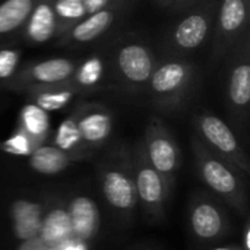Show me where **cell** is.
<instances>
[{
  "instance_id": "cell-1",
  "label": "cell",
  "mask_w": 250,
  "mask_h": 250,
  "mask_svg": "<svg viewBox=\"0 0 250 250\" xmlns=\"http://www.w3.org/2000/svg\"><path fill=\"white\" fill-rule=\"evenodd\" d=\"M192 146L195 151L198 173L202 182L237 211H245L248 195L246 183L240 177V171L214 155L198 136L192 139Z\"/></svg>"
},
{
  "instance_id": "cell-2",
  "label": "cell",
  "mask_w": 250,
  "mask_h": 250,
  "mask_svg": "<svg viewBox=\"0 0 250 250\" xmlns=\"http://www.w3.org/2000/svg\"><path fill=\"white\" fill-rule=\"evenodd\" d=\"M196 79V67L185 59L157 64L148 86L154 105L163 111H174L183 105Z\"/></svg>"
},
{
  "instance_id": "cell-3",
  "label": "cell",
  "mask_w": 250,
  "mask_h": 250,
  "mask_svg": "<svg viewBox=\"0 0 250 250\" xmlns=\"http://www.w3.org/2000/svg\"><path fill=\"white\" fill-rule=\"evenodd\" d=\"M195 126L198 138L214 155L231 164L239 171H243L246 176L249 174V158L234 132L224 120L209 113H201L195 119Z\"/></svg>"
},
{
  "instance_id": "cell-4",
  "label": "cell",
  "mask_w": 250,
  "mask_h": 250,
  "mask_svg": "<svg viewBox=\"0 0 250 250\" xmlns=\"http://www.w3.org/2000/svg\"><path fill=\"white\" fill-rule=\"evenodd\" d=\"M101 188L107 205L120 217H129L136 205L138 195L133 179L132 158L120 154L114 161H108L101 171Z\"/></svg>"
},
{
  "instance_id": "cell-5",
  "label": "cell",
  "mask_w": 250,
  "mask_h": 250,
  "mask_svg": "<svg viewBox=\"0 0 250 250\" xmlns=\"http://www.w3.org/2000/svg\"><path fill=\"white\" fill-rule=\"evenodd\" d=\"M132 164L138 204L142 205L144 211L149 217L160 220L164 215V208L171 193L173 185L152 167L145 154L144 145L136 149Z\"/></svg>"
},
{
  "instance_id": "cell-6",
  "label": "cell",
  "mask_w": 250,
  "mask_h": 250,
  "mask_svg": "<svg viewBox=\"0 0 250 250\" xmlns=\"http://www.w3.org/2000/svg\"><path fill=\"white\" fill-rule=\"evenodd\" d=\"M250 0H221L214 22L212 59L230 56L237 42L248 34Z\"/></svg>"
},
{
  "instance_id": "cell-7",
  "label": "cell",
  "mask_w": 250,
  "mask_h": 250,
  "mask_svg": "<svg viewBox=\"0 0 250 250\" xmlns=\"http://www.w3.org/2000/svg\"><path fill=\"white\" fill-rule=\"evenodd\" d=\"M114 72L119 82L129 91H142L157 67L151 48L141 41L120 44L114 53Z\"/></svg>"
},
{
  "instance_id": "cell-8",
  "label": "cell",
  "mask_w": 250,
  "mask_h": 250,
  "mask_svg": "<svg viewBox=\"0 0 250 250\" xmlns=\"http://www.w3.org/2000/svg\"><path fill=\"white\" fill-rule=\"evenodd\" d=\"M144 149L152 167L173 185L182 166V152L173 133L161 119L152 117L149 120L145 130Z\"/></svg>"
},
{
  "instance_id": "cell-9",
  "label": "cell",
  "mask_w": 250,
  "mask_h": 250,
  "mask_svg": "<svg viewBox=\"0 0 250 250\" xmlns=\"http://www.w3.org/2000/svg\"><path fill=\"white\" fill-rule=\"evenodd\" d=\"M76 66L78 60L69 57H51L45 60L29 62L19 67L18 73L6 88L25 92L32 86L66 83L70 81Z\"/></svg>"
},
{
  "instance_id": "cell-10",
  "label": "cell",
  "mask_w": 250,
  "mask_h": 250,
  "mask_svg": "<svg viewBox=\"0 0 250 250\" xmlns=\"http://www.w3.org/2000/svg\"><path fill=\"white\" fill-rule=\"evenodd\" d=\"M215 13L214 3H208L199 10L188 13L173 26L168 34L167 47L176 54H189L201 48L211 35Z\"/></svg>"
},
{
  "instance_id": "cell-11",
  "label": "cell",
  "mask_w": 250,
  "mask_h": 250,
  "mask_svg": "<svg viewBox=\"0 0 250 250\" xmlns=\"http://www.w3.org/2000/svg\"><path fill=\"white\" fill-rule=\"evenodd\" d=\"M132 3L133 0H116L100 10L88 13L70 25L57 42L62 45H82L101 38L116 25L119 18H122Z\"/></svg>"
},
{
  "instance_id": "cell-12",
  "label": "cell",
  "mask_w": 250,
  "mask_h": 250,
  "mask_svg": "<svg viewBox=\"0 0 250 250\" xmlns=\"http://www.w3.org/2000/svg\"><path fill=\"white\" fill-rule=\"evenodd\" d=\"M230 70L227 78V101L236 116L248 113L250 103V50L249 34H246L230 53Z\"/></svg>"
},
{
  "instance_id": "cell-13",
  "label": "cell",
  "mask_w": 250,
  "mask_h": 250,
  "mask_svg": "<svg viewBox=\"0 0 250 250\" xmlns=\"http://www.w3.org/2000/svg\"><path fill=\"white\" fill-rule=\"evenodd\" d=\"M78 129L82 144V151L97 149L103 146L113 132V113L97 103L78 104Z\"/></svg>"
},
{
  "instance_id": "cell-14",
  "label": "cell",
  "mask_w": 250,
  "mask_h": 250,
  "mask_svg": "<svg viewBox=\"0 0 250 250\" xmlns=\"http://www.w3.org/2000/svg\"><path fill=\"white\" fill-rule=\"evenodd\" d=\"M21 31L23 40L34 45L60 38L66 28L56 13L54 0H38Z\"/></svg>"
},
{
  "instance_id": "cell-15",
  "label": "cell",
  "mask_w": 250,
  "mask_h": 250,
  "mask_svg": "<svg viewBox=\"0 0 250 250\" xmlns=\"http://www.w3.org/2000/svg\"><path fill=\"white\" fill-rule=\"evenodd\" d=\"M189 223L193 234L204 242L220 240L229 231V218L224 209L204 198L190 205Z\"/></svg>"
},
{
  "instance_id": "cell-16",
  "label": "cell",
  "mask_w": 250,
  "mask_h": 250,
  "mask_svg": "<svg viewBox=\"0 0 250 250\" xmlns=\"http://www.w3.org/2000/svg\"><path fill=\"white\" fill-rule=\"evenodd\" d=\"M70 218L72 236L81 242H91L100 230L101 215L94 199L89 196H75L66 205Z\"/></svg>"
},
{
  "instance_id": "cell-17",
  "label": "cell",
  "mask_w": 250,
  "mask_h": 250,
  "mask_svg": "<svg viewBox=\"0 0 250 250\" xmlns=\"http://www.w3.org/2000/svg\"><path fill=\"white\" fill-rule=\"evenodd\" d=\"M44 207L40 202L16 199L10 205V221L15 239L21 243L34 240L40 234Z\"/></svg>"
},
{
  "instance_id": "cell-18",
  "label": "cell",
  "mask_w": 250,
  "mask_h": 250,
  "mask_svg": "<svg viewBox=\"0 0 250 250\" xmlns=\"http://www.w3.org/2000/svg\"><path fill=\"white\" fill-rule=\"evenodd\" d=\"M70 218L67 208L63 204L53 205L48 209H44V217L40 229L38 239L50 249H56L69 239H72Z\"/></svg>"
},
{
  "instance_id": "cell-19",
  "label": "cell",
  "mask_w": 250,
  "mask_h": 250,
  "mask_svg": "<svg viewBox=\"0 0 250 250\" xmlns=\"http://www.w3.org/2000/svg\"><path fill=\"white\" fill-rule=\"evenodd\" d=\"M25 92L31 98V103L44 110L45 113L63 110L79 94L69 82L45 86H32L28 88Z\"/></svg>"
},
{
  "instance_id": "cell-20",
  "label": "cell",
  "mask_w": 250,
  "mask_h": 250,
  "mask_svg": "<svg viewBox=\"0 0 250 250\" xmlns=\"http://www.w3.org/2000/svg\"><path fill=\"white\" fill-rule=\"evenodd\" d=\"M73 160H76L73 155L62 151L60 148L42 144L38 148H35L32 154L28 157V164L35 173L54 176L57 173L64 171L72 164Z\"/></svg>"
},
{
  "instance_id": "cell-21",
  "label": "cell",
  "mask_w": 250,
  "mask_h": 250,
  "mask_svg": "<svg viewBox=\"0 0 250 250\" xmlns=\"http://www.w3.org/2000/svg\"><path fill=\"white\" fill-rule=\"evenodd\" d=\"M105 75V62L103 56L100 54H92L82 60L81 63L78 62V66L69 81V83L81 94V92H88L97 89L104 79Z\"/></svg>"
},
{
  "instance_id": "cell-22",
  "label": "cell",
  "mask_w": 250,
  "mask_h": 250,
  "mask_svg": "<svg viewBox=\"0 0 250 250\" xmlns=\"http://www.w3.org/2000/svg\"><path fill=\"white\" fill-rule=\"evenodd\" d=\"M38 0L0 1V40L21 31Z\"/></svg>"
},
{
  "instance_id": "cell-23",
  "label": "cell",
  "mask_w": 250,
  "mask_h": 250,
  "mask_svg": "<svg viewBox=\"0 0 250 250\" xmlns=\"http://www.w3.org/2000/svg\"><path fill=\"white\" fill-rule=\"evenodd\" d=\"M18 129L22 130L38 146L42 145L50 136V119L48 113L29 103L22 107L19 113Z\"/></svg>"
},
{
  "instance_id": "cell-24",
  "label": "cell",
  "mask_w": 250,
  "mask_h": 250,
  "mask_svg": "<svg viewBox=\"0 0 250 250\" xmlns=\"http://www.w3.org/2000/svg\"><path fill=\"white\" fill-rule=\"evenodd\" d=\"M78 116H79V110L76 105L75 110L59 125V127L54 133V138H53L54 146L73 155L75 158H78L81 154H83L79 129H78Z\"/></svg>"
},
{
  "instance_id": "cell-25",
  "label": "cell",
  "mask_w": 250,
  "mask_h": 250,
  "mask_svg": "<svg viewBox=\"0 0 250 250\" xmlns=\"http://www.w3.org/2000/svg\"><path fill=\"white\" fill-rule=\"evenodd\" d=\"M22 51L15 47L0 48V88H6L21 67Z\"/></svg>"
},
{
  "instance_id": "cell-26",
  "label": "cell",
  "mask_w": 250,
  "mask_h": 250,
  "mask_svg": "<svg viewBox=\"0 0 250 250\" xmlns=\"http://www.w3.org/2000/svg\"><path fill=\"white\" fill-rule=\"evenodd\" d=\"M35 148H38V145L18 127L6 141L0 142V149L3 152L16 157H29Z\"/></svg>"
},
{
  "instance_id": "cell-27",
  "label": "cell",
  "mask_w": 250,
  "mask_h": 250,
  "mask_svg": "<svg viewBox=\"0 0 250 250\" xmlns=\"http://www.w3.org/2000/svg\"><path fill=\"white\" fill-rule=\"evenodd\" d=\"M56 250H88V245L85 242H81L72 237L63 245H60L59 248H56Z\"/></svg>"
},
{
  "instance_id": "cell-28",
  "label": "cell",
  "mask_w": 250,
  "mask_h": 250,
  "mask_svg": "<svg viewBox=\"0 0 250 250\" xmlns=\"http://www.w3.org/2000/svg\"><path fill=\"white\" fill-rule=\"evenodd\" d=\"M18 250H56V249H50L47 248L38 237H35L34 240H29V242H23L21 243L19 249Z\"/></svg>"
},
{
  "instance_id": "cell-29",
  "label": "cell",
  "mask_w": 250,
  "mask_h": 250,
  "mask_svg": "<svg viewBox=\"0 0 250 250\" xmlns=\"http://www.w3.org/2000/svg\"><path fill=\"white\" fill-rule=\"evenodd\" d=\"M196 1H199V0H177L171 7H173L174 10H188V9H190Z\"/></svg>"
},
{
  "instance_id": "cell-30",
  "label": "cell",
  "mask_w": 250,
  "mask_h": 250,
  "mask_svg": "<svg viewBox=\"0 0 250 250\" xmlns=\"http://www.w3.org/2000/svg\"><path fill=\"white\" fill-rule=\"evenodd\" d=\"M243 242H245V250H250V227H249V223L246 224V227H245V239H243Z\"/></svg>"
},
{
  "instance_id": "cell-31",
  "label": "cell",
  "mask_w": 250,
  "mask_h": 250,
  "mask_svg": "<svg viewBox=\"0 0 250 250\" xmlns=\"http://www.w3.org/2000/svg\"><path fill=\"white\" fill-rule=\"evenodd\" d=\"M176 1L177 0H157V3L161 4V6H164V7H171Z\"/></svg>"
},
{
  "instance_id": "cell-32",
  "label": "cell",
  "mask_w": 250,
  "mask_h": 250,
  "mask_svg": "<svg viewBox=\"0 0 250 250\" xmlns=\"http://www.w3.org/2000/svg\"><path fill=\"white\" fill-rule=\"evenodd\" d=\"M211 250H243L240 248H236V246H223V248H214Z\"/></svg>"
},
{
  "instance_id": "cell-33",
  "label": "cell",
  "mask_w": 250,
  "mask_h": 250,
  "mask_svg": "<svg viewBox=\"0 0 250 250\" xmlns=\"http://www.w3.org/2000/svg\"><path fill=\"white\" fill-rule=\"evenodd\" d=\"M0 1H1V0H0Z\"/></svg>"
}]
</instances>
